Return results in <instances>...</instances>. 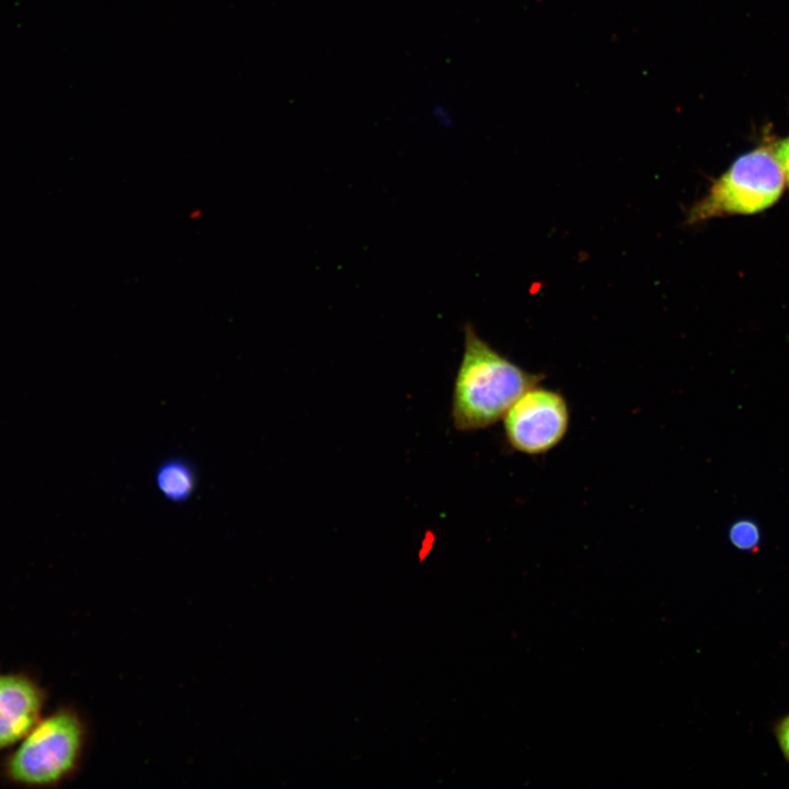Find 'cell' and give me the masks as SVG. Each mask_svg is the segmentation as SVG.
<instances>
[{"instance_id": "1", "label": "cell", "mask_w": 789, "mask_h": 789, "mask_svg": "<svg viewBox=\"0 0 789 789\" xmlns=\"http://www.w3.org/2000/svg\"><path fill=\"white\" fill-rule=\"evenodd\" d=\"M464 352L451 396L450 415L456 430L472 432L494 425L544 374L530 373L465 327Z\"/></svg>"}, {"instance_id": "2", "label": "cell", "mask_w": 789, "mask_h": 789, "mask_svg": "<svg viewBox=\"0 0 789 789\" xmlns=\"http://www.w3.org/2000/svg\"><path fill=\"white\" fill-rule=\"evenodd\" d=\"M777 139L764 132L759 141L739 156L688 210L689 225L733 215H754L774 206L786 187L777 158Z\"/></svg>"}, {"instance_id": "3", "label": "cell", "mask_w": 789, "mask_h": 789, "mask_svg": "<svg viewBox=\"0 0 789 789\" xmlns=\"http://www.w3.org/2000/svg\"><path fill=\"white\" fill-rule=\"evenodd\" d=\"M84 741L81 720L59 711L35 724L9 762V774L19 782L47 785L69 775L78 764Z\"/></svg>"}, {"instance_id": "4", "label": "cell", "mask_w": 789, "mask_h": 789, "mask_svg": "<svg viewBox=\"0 0 789 789\" xmlns=\"http://www.w3.org/2000/svg\"><path fill=\"white\" fill-rule=\"evenodd\" d=\"M502 421L505 441L513 450L538 456L557 447L565 437L570 408L561 392L538 384L512 403Z\"/></svg>"}, {"instance_id": "5", "label": "cell", "mask_w": 789, "mask_h": 789, "mask_svg": "<svg viewBox=\"0 0 789 789\" xmlns=\"http://www.w3.org/2000/svg\"><path fill=\"white\" fill-rule=\"evenodd\" d=\"M42 697L32 682L0 675V748L25 736L36 724Z\"/></svg>"}, {"instance_id": "6", "label": "cell", "mask_w": 789, "mask_h": 789, "mask_svg": "<svg viewBox=\"0 0 789 789\" xmlns=\"http://www.w3.org/2000/svg\"><path fill=\"white\" fill-rule=\"evenodd\" d=\"M157 490L172 504L188 502L197 488V469L184 456H170L158 464L153 473Z\"/></svg>"}, {"instance_id": "7", "label": "cell", "mask_w": 789, "mask_h": 789, "mask_svg": "<svg viewBox=\"0 0 789 789\" xmlns=\"http://www.w3.org/2000/svg\"><path fill=\"white\" fill-rule=\"evenodd\" d=\"M730 540L742 550H755L759 542V530L751 521H739L730 529Z\"/></svg>"}, {"instance_id": "8", "label": "cell", "mask_w": 789, "mask_h": 789, "mask_svg": "<svg viewBox=\"0 0 789 789\" xmlns=\"http://www.w3.org/2000/svg\"><path fill=\"white\" fill-rule=\"evenodd\" d=\"M776 152L784 171L786 182L789 185V135L785 138L777 139Z\"/></svg>"}, {"instance_id": "9", "label": "cell", "mask_w": 789, "mask_h": 789, "mask_svg": "<svg viewBox=\"0 0 789 789\" xmlns=\"http://www.w3.org/2000/svg\"><path fill=\"white\" fill-rule=\"evenodd\" d=\"M777 739L782 753L789 759V716L778 724Z\"/></svg>"}]
</instances>
